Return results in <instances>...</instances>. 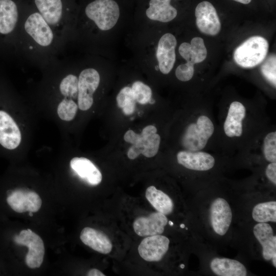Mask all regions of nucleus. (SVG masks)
Returning <instances> with one entry per match:
<instances>
[{
	"label": "nucleus",
	"instance_id": "obj_36",
	"mask_svg": "<svg viewBox=\"0 0 276 276\" xmlns=\"http://www.w3.org/2000/svg\"><path fill=\"white\" fill-rule=\"evenodd\" d=\"M168 223H169V224L170 226H173V223L171 221H169Z\"/></svg>",
	"mask_w": 276,
	"mask_h": 276
},
{
	"label": "nucleus",
	"instance_id": "obj_2",
	"mask_svg": "<svg viewBox=\"0 0 276 276\" xmlns=\"http://www.w3.org/2000/svg\"><path fill=\"white\" fill-rule=\"evenodd\" d=\"M83 12L99 30L107 31L117 24L121 8L116 0H92L85 6Z\"/></svg>",
	"mask_w": 276,
	"mask_h": 276
},
{
	"label": "nucleus",
	"instance_id": "obj_33",
	"mask_svg": "<svg viewBox=\"0 0 276 276\" xmlns=\"http://www.w3.org/2000/svg\"><path fill=\"white\" fill-rule=\"evenodd\" d=\"M86 275L88 276H105V275L100 270L93 268L89 270L87 273Z\"/></svg>",
	"mask_w": 276,
	"mask_h": 276
},
{
	"label": "nucleus",
	"instance_id": "obj_11",
	"mask_svg": "<svg viewBox=\"0 0 276 276\" xmlns=\"http://www.w3.org/2000/svg\"><path fill=\"white\" fill-rule=\"evenodd\" d=\"M21 132L12 117L0 109V146L8 150L15 149L20 144Z\"/></svg>",
	"mask_w": 276,
	"mask_h": 276
},
{
	"label": "nucleus",
	"instance_id": "obj_1",
	"mask_svg": "<svg viewBox=\"0 0 276 276\" xmlns=\"http://www.w3.org/2000/svg\"><path fill=\"white\" fill-rule=\"evenodd\" d=\"M22 14L14 0H0V58H18Z\"/></svg>",
	"mask_w": 276,
	"mask_h": 276
},
{
	"label": "nucleus",
	"instance_id": "obj_8",
	"mask_svg": "<svg viewBox=\"0 0 276 276\" xmlns=\"http://www.w3.org/2000/svg\"><path fill=\"white\" fill-rule=\"evenodd\" d=\"M7 192V202L17 213H21L27 211L36 212L41 208V199L34 191L16 189L8 190Z\"/></svg>",
	"mask_w": 276,
	"mask_h": 276
},
{
	"label": "nucleus",
	"instance_id": "obj_10",
	"mask_svg": "<svg viewBox=\"0 0 276 276\" xmlns=\"http://www.w3.org/2000/svg\"><path fill=\"white\" fill-rule=\"evenodd\" d=\"M169 239L156 235L147 236L139 244L137 250L141 257L148 262H157L162 259L169 249Z\"/></svg>",
	"mask_w": 276,
	"mask_h": 276
},
{
	"label": "nucleus",
	"instance_id": "obj_25",
	"mask_svg": "<svg viewBox=\"0 0 276 276\" xmlns=\"http://www.w3.org/2000/svg\"><path fill=\"white\" fill-rule=\"evenodd\" d=\"M60 94L65 98L74 100L78 99V76L68 73L63 76L59 84Z\"/></svg>",
	"mask_w": 276,
	"mask_h": 276
},
{
	"label": "nucleus",
	"instance_id": "obj_14",
	"mask_svg": "<svg viewBox=\"0 0 276 276\" xmlns=\"http://www.w3.org/2000/svg\"><path fill=\"white\" fill-rule=\"evenodd\" d=\"M177 41L171 33H166L160 38L156 56L158 62V68L164 74H169L173 68L175 60V48Z\"/></svg>",
	"mask_w": 276,
	"mask_h": 276
},
{
	"label": "nucleus",
	"instance_id": "obj_26",
	"mask_svg": "<svg viewBox=\"0 0 276 276\" xmlns=\"http://www.w3.org/2000/svg\"><path fill=\"white\" fill-rule=\"evenodd\" d=\"M118 106L126 115L132 114L135 108L136 101L131 88L126 86L121 89L117 97Z\"/></svg>",
	"mask_w": 276,
	"mask_h": 276
},
{
	"label": "nucleus",
	"instance_id": "obj_5",
	"mask_svg": "<svg viewBox=\"0 0 276 276\" xmlns=\"http://www.w3.org/2000/svg\"><path fill=\"white\" fill-rule=\"evenodd\" d=\"M214 131V126L211 120L205 115H201L195 122L187 127L182 137V144L187 151H200L206 146Z\"/></svg>",
	"mask_w": 276,
	"mask_h": 276
},
{
	"label": "nucleus",
	"instance_id": "obj_13",
	"mask_svg": "<svg viewBox=\"0 0 276 276\" xmlns=\"http://www.w3.org/2000/svg\"><path fill=\"white\" fill-rule=\"evenodd\" d=\"M210 220L216 233L220 236L226 233L232 222V212L226 200L219 197L214 200L210 208Z\"/></svg>",
	"mask_w": 276,
	"mask_h": 276
},
{
	"label": "nucleus",
	"instance_id": "obj_37",
	"mask_svg": "<svg viewBox=\"0 0 276 276\" xmlns=\"http://www.w3.org/2000/svg\"><path fill=\"white\" fill-rule=\"evenodd\" d=\"M180 227L181 228H183L185 227V225L184 224H181L180 225Z\"/></svg>",
	"mask_w": 276,
	"mask_h": 276
},
{
	"label": "nucleus",
	"instance_id": "obj_19",
	"mask_svg": "<svg viewBox=\"0 0 276 276\" xmlns=\"http://www.w3.org/2000/svg\"><path fill=\"white\" fill-rule=\"evenodd\" d=\"M80 238L84 244L101 254H107L112 250V244L108 237L94 228L84 227L80 233Z\"/></svg>",
	"mask_w": 276,
	"mask_h": 276
},
{
	"label": "nucleus",
	"instance_id": "obj_30",
	"mask_svg": "<svg viewBox=\"0 0 276 276\" xmlns=\"http://www.w3.org/2000/svg\"><path fill=\"white\" fill-rule=\"evenodd\" d=\"M276 57L275 55L269 56L263 63L261 72L265 78L274 87L276 85Z\"/></svg>",
	"mask_w": 276,
	"mask_h": 276
},
{
	"label": "nucleus",
	"instance_id": "obj_16",
	"mask_svg": "<svg viewBox=\"0 0 276 276\" xmlns=\"http://www.w3.org/2000/svg\"><path fill=\"white\" fill-rule=\"evenodd\" d=\"M179 164L185 168L195 171H208L214 166V157L205 152L181 151L177 154Z\"/></svg>",
	"mask_w": 276,
	"mask_h": 276
},
{
	"label": "nucleus",
	"instance_id": "obj_4",
	"mask_svg": "<svg viewBox=\"0 0 276 276\" xmlns=\"http://www.w3.org/2000/svg\"><path fill=\"white\" fill-rule=\"evenodd\" d=\"M179 53L187 63L178 66L175 71L177 78L181 81H188L194 75V65L201 62L206 58L207 50L203 39L200 37H194L191 43H182L179 47Z\"/></svg>",
	"mask_w": 276,
	"mask_h": 276
},
{
	"label": "nucleus",
	"instance_id": "obj_38",
	"mask_svg": "<svg viewBox=\"0 0 276 276\" xmlns=\"http://www.w3.org/2000/svg\"><path fill=\"white\" fill-rule=\"evenodd\" d=\"M180 267L182 269L184 268H185V265L183 264H181L180 265Z\"/></svg>",
	"mask_w": 276,
	"mask_h": 276
},
{
	"label": "nucleus",
	"instance_id": "obj_27",
	"mask_svg": "<svg viewBox=\"0 0 276 276\" xmlns=\"http://www.w3.org/2000/svg\"><path fill=\"white\" fill-rule=\"evenodd\" d=\"M78 107L74 100L63 98L58 106L57 113L61 120L70 121L75 118Z\"/></svg>",
	"mask_w": 276,
	"mask_h": 276
},
{
	"label": "nucleus",
	"instance_id": "obj_21",
	"mask_svg": "<svg viewBox=\"0 0 276 276\" xmlns=\"http://www.w3.org/2000/svg\"><path fill=\"white\" fill-rule=\"evenodd\" d=\"M254 234L262 246V255L266 261H269L276 254V236L273 235L271 226L266 223H259L253 229Z\"/></svg>",
	"mask_w": 276,
	"mask_h": 276
},
{
	"label": "nucleus",
	"instance_id": "obj_17",
	"mask_svg": "<svg viewBox=\"0 0 276 276\" xmlns=\"http://www.w3.org/2000/svg\"><path fill=\"white\" fill-rule=\"evenodd\" d=\"M245 114L246 109L243 104L239 101L231 103L223 125L224 133L228 137H239L242 135V121Z\"/></svg>",
	"mask_w": 276,
	"mask_h": 276
},
{
	"label": "nucleus",
	"instance_id": "obj_35",
	"mask_svg": "<svg viewBox=\"0 0 276 276\" xmlns=\"http://www.w3.org/2000/svg\"><path fill=\"white\" fill-rule=\"evenodd\" d=\"M272 261L273 265L274 267H276V254H274L272 257Z\"/></svg>",
	"mask_w": 276,
	"mask_h": 276
},
{
	"label": "nucleus",
	"instance_id": "obj_23",
	"mask_svg": "<svg viewBox=\"0 0 276 276\" xmlns=\"http://www.w3.org/2000/svg\"><path fill=\"white\" fill-rule=\"evenodd\" d=\"M145 196L149 203L157 212L165 215L172 212L174 207L173 201L162 191L151 186L146 189Z\"/></svg>",
	"mask_w": 276,
	"mask_h": 276
},
{
	"label": "nucleus",
	"instance_id": "obj_31",
	"mask_svg": "<svg viewBox=\"0 0 276 276\" xmlns=\"http://www.w3.org/2000/svg\"><path fill=\"white\" fill-rule=\"evenodd\" d=\"M267 178L274 185H276V162L270 163L266 167L265 171Z\"/></svg>",
	"mask_w": 276,
	"mask_h": 276
},
{
	"label": "nucleus",
	"instance_id": "obj_3",
	"mask_svg": "<svg viewBox=\"0 0 276 276\" xmlns=\"http://www.w3.org/2000/svg\"><path fill=\"white\" fill-rule=\"evenodd\" d=\"M268 49L269 44L265 38L253 36L236 48L234 52V60L242 67H253L264 61Z\"/></svg>",
	"mask_w": 276,
	"mask_h": 276
},
{
	"label": "nucleus",
	"instance_id": "obj_20",
	"mask_svg": "<svg viewBox=\"0 0 276 276\" xmlns=\"http://www.w3.org/2000/svg\"><path fill=\"white\" fill-rule=\"evenodd\" d=\"M71 168L83 179L92 186L99 185L102 176L98 168L85 157H74L70 162Z\"/></svg>",
	"mask_w": 276,
	"mask_h": 276
},
{
	"label": "nucleus",
	"instance_id": "obj_12",
	"mask_svg": "<svg viewBox=\"0 0 276 276\" xmlns=\"http://www.w3.org/2000/svg\"><path fill=\"white\" fill-rule=\"evenodd\" d=\"M168 222L165 215L157 212H152L146 216L136 218L133 223L135 233L141 237L161 235Z\"/></svg>",
	"mask_w": 276,
	"mask_h": 276
},
{
	"label": "nucleus",
	"instance_id": "obj_22",
	"mask_svg": "<svg viewBox=\"0 0 276 276\" xmlns=\"http://www.w3.org/2000/svg\"><path fill=\"white\" fill-rule=\"evenodd\" d=\"M213 272L219 276H246L245 267L238 261L228 258H215L210 264Z\"/></svg>",
	"mask_w": 276,
	"mask_h": 276
},
{
	"label": "nucleus",
	"instance_id": "obj_24",
	"mask_svg": "<svg viewBox=\"0 0 276 276\" xmlns=\"http://www.w3.org/2000/svg\"><path fill=\"white\" fill-rule=\"evenodd\" d=\"M252 217L259 223L276 222V201H270L257 204L253 208Z\"/></svg>",
	"mask_w": 276,
	"mask_h": 276
},
{
	"label": "nucleus",
	"instance_id": "obj_15",
	"mask_svg": "<svg viewBox=\"0 0 276 276\" xmlns=\"http://www.w3.org/2000/svg\"><path fill=\"white\" fill-rule=\"evenodd\" d=\"M160 142V137L156 133L149 135L136 133L127 156L130 159H135L141 154L147 157H153L158 151Z\"/></svg>",
	"mask_w": 276,
	"mask_h": 276
},
{
	"label": "nucleus",
	"instance_id": "obj_32",
	"mask_svg": "<svg viewBox=\"0 0 276 276\" xmlns=\"http://www.w3.org/2000/svg\"><path fill=\"white\" fill-rule=\"evenodd\" d=\"M156 132H157V129L154 126L148 125L145 127L142 130L141 133L144 135H149L154 134L156 133Z\"/></svg>",
	"mask_w": 276,
	"mask_h": 276
},
{
	"label": "nucleus",
	"instance_id": "obj_28",
	"mask_svg": "<svg viewBox=\"0 0 276 276\" xmlns=\"http://www.w3.org/2000/svg\"><path fill=\"white\" fill-rule=\"evenodd\" d=\"M131 89L136 102L139 103L145 104L151 100V89L142 82L139 81L134 82Z\"/></svg>",
	"mask_w": 276,
	"mask_h": 276
},
{
	"label": "nucleus",
	"instance_id": "obj_6",
	"mask_svg": "<svg viewBox=\"0 0 276 276\" xmlns=\"http://www.w3.org/2000/svg\"><path fill=\"white\" fill-rule=\"evenodd\" d=\"M14 241L18 245L28 247L25 261L29 268L34 269L40 267L45 249L43 242L39 236L28 228L21 231L19 235L14 236Z\"/></svg>",
	"mask_w": 276,
	"mask_h": 276
},
{
	"label": "nucleus",
	"instance_id": "obj_29",
	"mask_svg": "<svg viewBox=\"0 0 276 276\" xmlns=\"http://www.w3.org/2000/svg\"><path fill=\"white\" fill-rule=\"evenodd\" d=\"M263 154L266 160L276 162V132L268 133L263 141Z\"/></svg>",
	"mask_w": 276,
	"mask_h": 276
},
{
	"label": "nucleus",
	"instance_id": "obj_7",
	"mask_svg": "<svg viewBox=\"0 0 276 276\" xmlns=\"http://www.w3.org/2000/svg\"><path fill=\"white\" fill-rule=\"evenodd\" d=\"M100 76L93 67H87L80 71L78 76V106L82 110H87L92 106L93 96L99 87Z\"/></svg>",
	"mask_w": 276,
	"mask_h": 276
},
{
	"label": "nucleus",
	"instance_id": "obj_18",
	"mask_svg": "<svg viewBox=\"0 0 276 276\" xmlns=\"http://www.w3.org/2000/svg\"><path fill=\"white\" fill-rule=\"evenodd\" d=\"M172 0H148L145 14L150 19L167 22L174 19L177 10L171 3Z\"/></svg>",
	"mask_w": 276,
	"mask_h": 276
},
{
	"label": "nucleus",
	"instance_id": "obj_34",
	"mask_svg": "<svg viewBox=\"0 0 276 276\" xmlns=\"http://www.w3.org/2000/svg\"><path fill=\"white\" fill-rule=\"evenodd\" d=\"M233 1H235L236 2H239L243 4H248L249 3H250V2L251 1V0H233Z\"/></svg>",
	"mask_w": 276,
	"mask_h": 276
},
{
	"label": "nucleus",
	"instance_id": "obj_9",
	"mask_svg": "<svg viewBox=\"0 0 276 276\" xmlns=\"http://www.w3.org/2000/svg\"><path fill=\"white\" fill-rule=\"evenodd\" d=\"M196 24L203 34L215 36L221 30V22L216 10L210 2L203 1L195 9Z\"/></svg>",
	"mask_w": 276,
	"mask_h": 276
},
{
	"label": "nucleus",
	"instance_id": "obj_39",
	"mask_svg": "<svg viewBox=\"0 0 276 276\" xmlns=\"http://www.w3.org/2000/svg\"><path fill=\"white\" fill-rule=\"evenodd\" d=\"M29 215L30 216H33V212H29Z\"/></svg>",
	"mask_w": 276,
	"mask_h": 276
}]
</instances>
